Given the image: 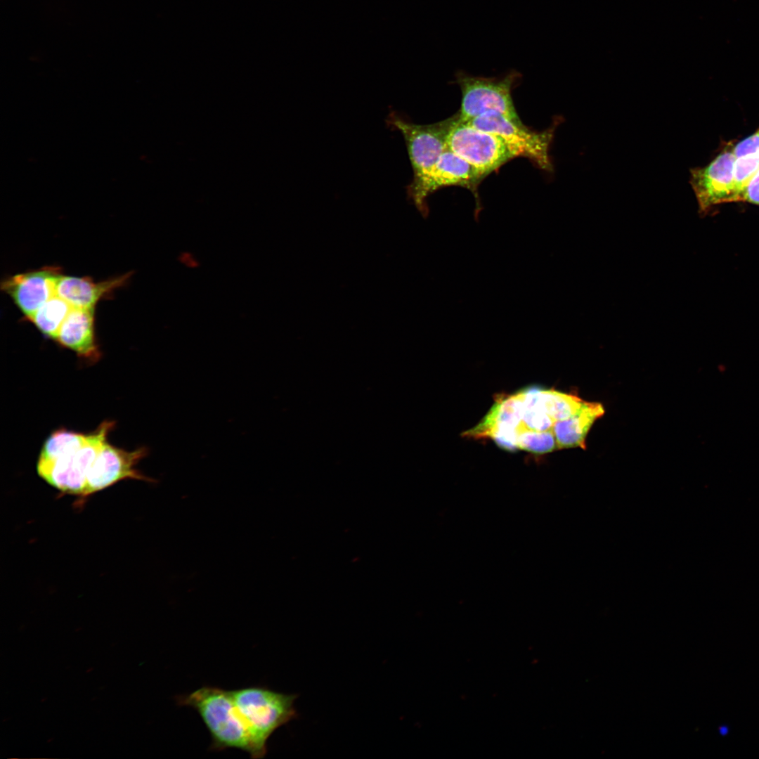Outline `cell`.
<instances>
[{
    "label": "cell",
    "mask_w": 759,
    "mask_h": 759,
    "mask_svg": "<svg viewBox=\"0 0 759 759\" xmlns=\"http://www.w3.org/2000/svg\"><path fill=\"white\" fill-rule=\"evenodd\" d=\"M583 402L576 394L536 387L499 394L483 419L462 436L490 439L510 451L549 453L559 450L557 424L575 414Z\"/></svg>",
    "instance_id": "cell-1"
},
{
    "label": "cell",
    "mask_w": 759,
    "mask_h": 759,
    "mask_svg": "<svg viewBox=\"0 0 759 759\" xmlns=\"http://www.w3.org/2000/svg\"><path fill=\"white\" fill-rule=\"evenodd\" d=\"M231 694L251 739L253 759H261L267 753V742L273 733L297 718L294 701L298 695L260 685L231 690Z\"/></svg>",
    "instance_id": "cell-2"
},
{
    "label": "cell",
    "mask_w": 759,
    "mask_h": 759,
    "mask_svg": "<svg viewBox=\"0 0 759 759\" xmlns=\"http://www.w3.org/2000/svg\"><path fill=\"white\" fill-rule=\"evenodd\" d=\"M179 706L193 708L201 718L212 739L209 750L228 748L243 751L254 758L249 735L234 704L231 690L204 686L176 697Z\"/></svg>",
    "instance_id": "cell-3"
},
{
    "label": "cell",
    "mask_w": 759,
    "mask_h": 759,
    "mask_svg": "<svg viewBox=\"0 0 759 759\" xmlns=\"http://www.w3.org/2000/svg\"><path fill=\"white\" fill-rule=\"evenodd\" d=\"M114 426V422L105 421L87 441L71 442L49 457L38 459L39 476L64 493L82 497L87 473Z\"/></svg>",
    "instance_id": "cell-4"
},
{
    "label": "cell",
    "mask_w": 759,
    "mask_h": 759,
    "mask_svg": "<svg viewBox=\"0 0 759 759\" xmlns=\"http://www.w3.org/2000/svg\"><path fill=\"white\" fill-rule=\"evenodd\" d=\"M563 117L557 116L545 130L529 129L521 122H515L495 111L485 112L467 123L500 137L515 157L529 160L535 166L552 172L553 164L549 154L555 130Z\"/></svg>",
    "instance_id": "cell-5"
},
{
    "label": "cell",
    "mask_w": 759,
    "mask_h": 759,
    "mask_svg": "<svg viewBox=\"0 0 759 759\" xmlns=\"http://www.w3.org/2000/svg\"><path fill=\"white\" fill-rule=\"evenodd\" d=\"M520 77V73L515 70L498 77L457 72L455 82L462 93L460 121L467 122L485 112L495 111L513 121L521 122L512 97V87Z\"/></svg>",
    "instance_id": "cell-6"
},
{
    "label": "cell",
    "mask_w": 759,
    "mask_h": 759,
    "mask_svg": "<svg viewBox=\"0 0 759 759\" xmlns=\"http://www.w3.org/2000/svg\"><path fill=\"white\" fill-rule=\"evenodd\" d=\"M484 179L463 158L447 148L430 169L421 177L413 179L407 187L409 199L424 217L429 214L427 198L436 190L449 186L469 190L475 200V219L482 209L479 186Z\"/></svg>",
    "instance_id": "cell-7"
},
{
    "label": "cell",
    "mask_w": 759,
    "mask_h": 759,
    "mask_svg": "<svg viewBox=\"0 0 759 759\" xmlns=\"http://www.w3.org/2000/svg\"><path fill=\"white\" fill-rule=\"evenodd\" d=\"M460 120L458 112L442 121L417 124L407 121L396 112H391L387 124L402 134L413 171V179L426 174L447 149V139Z\"/></svg>",
    "instance_id": "cell-8"
},
{
    "label": "cell",
    "mask_w": 759,
    "mask_h": 759,
    "mask_svg": "<svg viewBox=\"0 0 759 759\" xmlns=\"http://www.w3.org/2000/svg\"><path fill=\"white\" fill-rule=\"evenodd\" d=\"M447 148L472 165L484 179L514 158L497 135L460 120L449 133Z\"/></svg>",
    "instance_id": "cell-9"
},
{
    "label": "cell",
    "mask_w": 759,
    "mask_h": 759,
    "mask_svg": "<svg viewBox=\"0 0 759 759\" xmlns=\"http://www.w3.org/2000/svg\"><path fill=\"white\" fill-rule=\"evenodd\" d=\"M734 155L729 146L708 165L690 170V183L700 209L738 202L734 179Z\"/></svg>",
    "instance_id": "cell-10"
},
{
    "label": "cell",
    "mask_w": 759,
    "mask_h": 759,
    "mask_svg": "<svg viewBox=\"0 0 759 759\" xmlns=\"http://www.w3.org/2000/svg\"><path fill=\"white\" fill-rule=\"evenodd\" d=\"M146 452L145 448L128 451L106 441L87 473L82 497L126 479L150 481L136 469V465L145 456Z\"/></svg>",
    "instance_id": "cell-11"
},
{
    "label": "cell",
    "mask_w": 759,
    "mask_h": 759,
    "mask_svg": "<svg viewBox=\"0 0 759 759\" xmlns=\"http://www.w3.org/2000/svg\"><path fill=\"white\" fill-rule=\"evenodd\" d=\"M60 275L56 267H44L6 278L1 283V289L28 318L56 295V286Z\"/></svg>",
    "instance_id": "cell-12"
},
{
    "label": "cell",
    "mask_w": 759,
    "mask_h": 759,
    "mask_svg": "<svg viewBox=\"0 0 759 759\" xmlns=\"http://www.w3.org/2000/svg\"><path fill=\"white\" fill-rule=\"evenodd\" d=\"M94 309L72 307L55 340L80 357L95 361L100 353L96 342Z\"/></svg>",
    "instance_id": "cell-13"
},
{
    "label": "cell",
    "mask_w": 759,
    "mask_h": 759,
    "mask_svg": "<svg viewBox=\"0 0 759 759\" xmlns=\"http://www.w3.org/2000/svg\"><path fill=\"white\" fill-rule=\"evenodd\" d=\"M129 276V273L110 280L96 283L87 277L60 275L56 283V293L72 307L95 309L99 300L122 286Z\"/></svg>",
    "instance_id": "cell-14"
},
{
    "label": "cell",
    "mask_w": 759,
    "mask_h": 759,
    "mask_svg": "<svg viewBox=\"0 0 759 759\" xmlns=\"http://www.w3.org/2000/svg\"><path fill=\"white\" fill-rule=\"evenodd\" d=\"M604 414L602 404L584 401L575 414L557 424L555 434L559 450L576 447L585 449L589 430Z\"/></svg>",
    "instance_id": "cell-15"
},
{
    "label": "cell",
    "mask_w": 759,
    "mask_h": 759,
    "mask_svg": "<svg viewBox=\"0 0 759 759\" xmlns=\"http://www.w3.org/2000/svg\"><path fill=\"white\" fill-rule=\"evenodd\" d=\"M734 155V179L738 195L751 177L759 169V128L751 136L737 143L733 147Z\"/></svg>",
    "instance_id": "cell-16"
},
{
    "label": "cell",
    "mask_w": 759,
    "mask_h": 759,
    "mask_svg": "<svg viewBox=\"0 0 759 759\" xmlns=\"http://www.w3.org/2000/svg\"><path fill=\"white\" fill-rule=\"evenodd\" d=\"M72 306L65 299L54 295L32 316L29 320L46 337L56 339L58 332Z\"/></svg>",
    "instance_id": "cell-17"
},
{
    "label": "cell",
    "mask_w": 759,
    "mask_h": 759,
    "mask_svg": "<svg viewBox=\"0 0 759 759\" xmlns=\"http://www.w3.org/2000/svg\"><path fill=\"white\" fill-rule=\"evenodd\" d=\"M741 201L759 205V169L751 177L744 188Z\"/></svg>",
    "instance_id": "cell-18"
}]
</instances>
